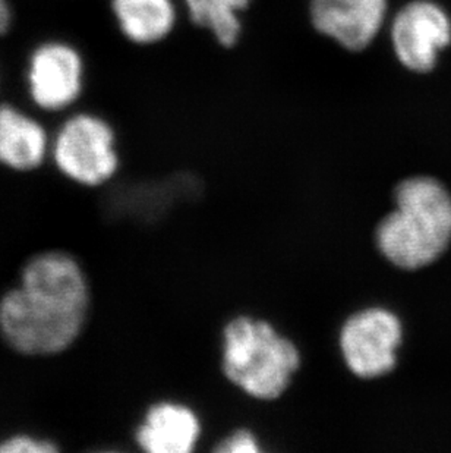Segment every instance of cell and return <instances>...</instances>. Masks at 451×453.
<instances>
[{"label": "cell", "instance_id": "obj_2", "mask_svg": "<svg viewBox=\"0 0 451 453\" xmlns=\"http://www.w3.org/2000/svg\"><path fill=\"white\" fill-rule=\"evenodd\" d=\"M396 209L375 231L379 251L403 270L439 260L451 244V194L431 176H412L394 189Z\"/></svg>", "mask_w": 451, "mask_h": 453}, {"label": "cell", "instance_id": "obj_11", "mask_svg": "<svg viewBox=\"0 0 451 453\" xmlns=\"http://www.w3.org/2000/svg\"><path fill=\"white\" fill-rule=\"evenodd\" d=\"M111 8L125 39L140 46L166 40L178 21L175 0H111Z\"/></svg>", "mask_w": 451, "mask_h": 453}, {"label": "cell", "instance_id": "obj_6", "mask_svg": "<svg viewBox=\"0 0 451 453\" xmlns=\"http://www.w3.org/2000/svg\"><path fill=\"white\" fill-rule=\"evenodd\" d=\"M397 60L410 73H426L451 43V18L432 0H412L394 15L390 28Z\"/></svg>", "mask_w": 451, "mask_h": 453}, {"label": "cell", "instance_id": "obj_13", "mask_svg": "<svg viewBox=\"0 0 451 453\" xmlns=\"http://www.w3.org/2000/svg\"><path fill=\"white\" fill-rule=\"evenodd\" d=\"M59 441L40 433L13 432L0 437V453H57Z\"/></svg>", "mask_w": 451, "mask_h": 453}, {"label": "cell", "instance_id": "obj_8", "mask_svg": "<svg viewBox=\"0 0 451 453\" xmlns=\"http://www.w3.org/2000/svg\"><path fill=\"white\" fill-rule=\"evenodd\" d=\"M387 15L388 0H310L314 28L349 51L370 48Z\"/></svg>", "mask_w": 451, "mask_h": 453}, {"label": "cell", "instance_id": "obj_5", "mask_svg": "<svg viewBox=\"0 0 451 453\" xmlns=\"http://www.w3.org/2000/svg\"><path fill=\"white\" fill-rule=\"evenodd\" d=\"M401 338L396 314L384 308H366L355 312L341 327V354L355 376L377 379L396 367Z\"/></svg>", "mask_w": 451, "mask_h": 453}, {"label": "cell", "instance_id": "obj_12", "mask_svg": "<svg viewBox=\"0 0 451 453\" xmlns=\"http://www.w3.org/2000/svg\"><path fill=\"white\" fill-rule=\"evenodd\" d=\"M187 15L196 26L210 31L225 48L238 43L242 33L243 11L251 0H183Z\"/></svg>", "mask_w": 451, "mask_h": 453}, {"label": "cell", "instance_id": "obj_10", "mask_svg": "<svg viewBox=\"0 0 451 453\" xmlns=\"http://www.w3.org/2000/svg\"><path fill=\"white\" fill-rule=\"evenodd\" d=\"M200 433V421L187 406L157 403L145 411L134 437L144 452L189 453Z\"/></svg>", "mask_w": 451, "mask_h": 453}, {"label": "cell", "instance_id": "obj_9", "mask_svg": "<svg viewBox=\"0 0 451 453\" xmlns=\"http://www.w3.org/2000/svg\"><path fill=\"white\" fill-rule=\"evenodd\" d=\"M50 149V137L40 120L12 104H0V166L15 173L39 171Z\"/></svg>", "mask_w": 451, "mask_h": 453}, {"label": "cell", "instance_id": "obj_4", "mask_svg": "<svg viewBox=\"0 0 451 453\" xmlns=\"http://www.w3.org/2000/svg\"><path fill=\"white\" fill-rule=\"evenodd\" d=\"M50 157L56 171L71 184L100 188L119 171L115 129L90 111L69 116L51 140Z\"/></svg>", "mask_w": 451, "mask_h": 453}, {"label": "cell", "instance_id": "obj_7", "mask_svg": "<svg viewBox=\"0 0 451 453\" xmlns=\"http://www.w3.org/2000/svg\"><path fill=\"white\" fill-rule=\"evenodd\" d=\"M86 64L73 44L49 40L31 51L27 84L31 102L44 111H62L84 91Z\"/></svg>", "mask_w": 451, "mask_h": 453}, {"label": "cell", "instance_id": "obj_3", "mask_svg": "<svg viewBox=\"0 0 451 453\" xmlns=\"http://www.w3.org/2000/svg\"><path fill=\"white\" fill-rule=\"evenodd\" d=\"M301 355L292 341L267 321L241 316L223 334V372L245 394L272 401L285 394L298 372Z\"/></svg>", "mask_w": 451, "mask_h": 453}, {"label": "cell", "instance_id": "obj_1", "mask_svg": "<svg viewBox=\"0 0 451 453\" xmlns=\"http://www.w3.org/2000/svg\"><path fill=\"white\" fill-rule=\"evenodd\" d=\"M93 289L80 258L64 249L33 252L0 294V339L22 358L66 354L86 332Z\"/></svg>", "mask_w": 451, "mask_h": 453}, {"label": "cell", "instance_id": "obj_14", "mask_svg": "<svg viewBox=\"0 0 451 453\" xmlns=\"http://www.w3.org/2000/svg\"><path fill=\"white\" fill-rule=\"evenodd\" d=\"M258 450L256 437L248 430H238L216 448V452L223 453H256Z\"/></svg>", "mask_w": 451, "mask_h": 453}, {"label": "cell", "instance_id": "obj_15", "mask_svg": "<svg viewBox=\"0 0 451 453\" xmlns=\"http://www.w3.org/2000/svg\"><path fill=\"white\" fill-rule=\"evenodd\" d=\"M12 26V9L8 0H0V37L8 35Z\"/></svg>", "mask_w": 451, "mask_h": 453}]
</instances>
